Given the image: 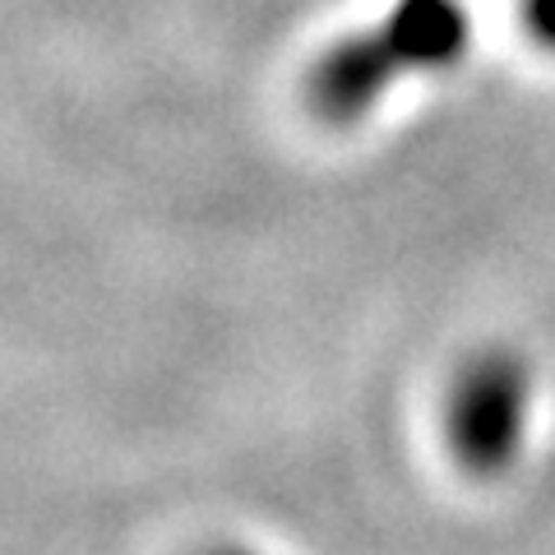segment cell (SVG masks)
Listing matches in <instances>:
<instances>
[{
	"mask_svg": "<svg viewBox=\"0 0 555 555\" xmlns=\"http://www.w3.org/2000/svg\"><path fill=\"white\" fill-rule=\"evenodd\" d=\"M467 38L473 24L463 0H393L379 28L347 33L320 56L310 69V107L334 126H352L389 93L403 69L412 75L454 65L467 51Z\"/></svg>",
	"mask_w": 555,
	"mask_h": 555,
	"instance_id": "cell-1",
	"label": "cell"
},
{
	"mask_svg": "<svg viewBox=\"0 0 555 555\" xmlns=\"http://www.w3.org/2000/svg\"><path fill=\"white\" fill-rule=\"evenodd\" d=\"M532 412V375L524 357L481 352L463 366L449 393V444L463 467L491 477L518 459Z\"/></svg>",
	"mask_w": 555,
	"mask_h": 555,
	"instance_id": "cell-2",
	"label": "cell"
},
{
	"mask_svg": "<svg viewBox=\"0 0 555 555\" xmlns=\"http://www.w3.org/2000/svg\"><path fill=\"white\" fill-rule=\"evenodd\" d=\"M524 24L542 47H555V0H524Z\"/></svg>",
	"mask_w": 555,
	"mask_h": 555,
	"instance_id": "cell-3",
	"label": "cell"
},
{
	"mask_svg": "<svg viewBox=\"0 0 555 555\" xmlns=\"http://www.w3.org/2000/svg\"><path fill=\"white\" fill-rule=\"evenodd\" d=\"M204 555H255V551H246V546H214V551H204Z\"/></svg>",
	"mask_w": 555,
	"mask_h": 555,
	"instance_id": "cell-4",
	"label": "cell"
}]
</instances>
